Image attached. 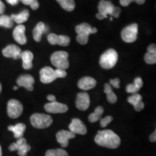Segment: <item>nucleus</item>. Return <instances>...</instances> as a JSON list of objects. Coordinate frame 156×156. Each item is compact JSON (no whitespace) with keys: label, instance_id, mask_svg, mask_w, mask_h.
<instances>
[{"label":"nucleus","instance_id":"9d476101","mask_svg":"<svg viewBox=\"0 0 156 156\" xmlns=\"http://www.w3.org/2000/svg\"><path fill=\"white\" fill-rule=\"evenodd\" d=\"M56 71L51 67H46L42 68L40 71V80L41 82L44 84H48L52 83L57 79Z\"/></svg>","mask_w":156,"mask_h":156},{"label":"nucleus","instance_id":"ea45409f","mask_svg":"<svg viewBox=\"0 0 156 156\" xmlns=\"http://www.w3.org/2000/svg\"><path fill=\"white\" fill-rule=\"evenodd\" d=\"M47 99L50 102H54V101H56L55 95H48L47 96Z\"/></svg>","mask_w":156,"mask_h":156},{"label":"nucleus","instance_id":"e433bc0d","mask_svg":"<svg viewBox=\"0 0 156 156\" xmlns=\"http://www.w3.org/2000/svg\"><path fill=\"white\" fill-rule=\"evenodd\" d=\"M5 10V5L0 0V14H2V13Z\"/></svg>","mask_w":156,"mask_h":156},{"label":"nucleus","instance_id":"20e7f679","mask_svg":"<svg viewBox=\"0 0 156 156\" xmlns=\"http://www.w3.org/2000/svg\"><path fill=\"white\" fill-rule=\"evenodd\" d=\"M118 61V54L113 48H110L103 53L100 58L101 67L105 69H112Z\"/></svg>","mask_w":156,"mask_h":156},{"label":"nucleus","instance_id":"4c0bfd02","mask_svg":"<svg viewBox=\"0 0 156 156\" xmlns=\"http://www.w3.org/2000/svg\"><path fill=\"white\" fill-rule=\"evenodd\" d=\"M156 132L155 131L153 133H152V134L150 136V140L152 142H155L156 141Z\"/></svg>","mask_w":156,"mask_h":156},{"label":"nucleus","instance_id":"58836bf2","mask_svg":"<svg viewBox=\"0 0 156 156\" xmlns=\"http://www.w3.org/2000/svg\"><path fill=\"white\" fill-rule=\"evenodd\" d=\"M7 3H9L11 5H16L20 0H6Z\"/></svg>","mask_w":156,"mask_h":156},{"label":"nucleus","instance_id":"1a4fd4ad","mask_svg":"<svg viewBox=\"0 0 156 156\" xmlns=\"http://www.w3.org/2000/svg\"><path fill=\"white\" fill-rule=\"evenodd\" d=\"M31 147L27 144V141L25 138L20 137L17 140L15 143L11 144L9 147L10 151H17L20 156H26L28 152L30 151Z\"/></svg>","mask_w":156,"mask_h":156},{"label":"nucleus","instance_id":"2eb2a0df","mask_svg":"<svg viewBox=\"0 0 156 156\" xmlns=\"http://www.w3.org/2000/svg\"><path fill=\"white\" fill-rule=\"evenodd\" d=\"M75 137V134L67 130H61L56 134V140L62 147H67L70 139Z\"/></svg>","mask_w":156,"mask_h":156},{"label":"nucleus","instance_id":"c9c22d12","mask_svg":"<svg viewBox=\"0 0 156 156\" xmlns=\"http://www.w3.org/2000/svg\"><path fill=\"white\" fill-rule=\"evenodd\" d=\"M133 2H135V0H120V4L124 7H127Z\"/></svg>","mask_w":156,"mask_h":156},{"label":"nucleus","instance_id":"0eeeda50","mask_svg":"<svg viewBox=\"0 0 156 156\" xmlns=\"http://www.w3.org/2000/svg\"><path fill=\"white\" fill-rule=\"evenodd\" d=\"M138 25L133 23L123 29L121 36L122 40L126 43H133L137 38Z\"/></svg>","mask_w":156,"mask_h":156},{"label":"nucleus","instance_id":"412c9836","mask_svg":"<svg viewBox=\"0 0 156 156\" xmlns=\"http://www.w3.org/2000/svg\"><path fill=\"white\" fill-rule=\"evenodd\" d=\"M21 58L23 60V67L25 69H30L33 67L34 54L30 51H25L22 52Z\"/></svg>","mask_w":156,"mask_h":156},{"label":"nucleus","instance_id":"bb28decb","mask_svg":"<svg viewBox=\"0 0 156 156\" xmlns=\"http://www.w3.org/2000/svg\"><path fill=\"white\" fill-rule=\"evenodd\" d=\"M104 93H106L107 95V100L110 103H116L117 101V96L116 95V94L113 92L112 87L109 84L106 83L104 85Z\"/></svg>","mask_w":156,"mask_h":156},{"label":"nucleus","instance_id":"39448f33","mask_svg":"<svg viewBox=\"0 0 156 156\" xmlns=\"http://www.w3.org/2000/svg\"><path fill=\"white\" fill-rule=\"evenodd\" d=\"M69 54L64 51H56L51 56V62L56 69H67L69 66L68 61Z\"/></svg>","mask_w":156,"mask_h":156},{"label":"nucleus","instance_id":"473e14b6","mask_svg":"<svg viewBox=\"0 0 156 156\" xmlns=\"http://www.w3.org/2000/svg\"><path fill=\"white\" fill-rule=\"evenodd\" d=\"M100 124L101 127H106L113 121V117L112 116H107L103 119H101Z\"/></svg>","mask_w":156,"mask_h":156},{"label":"nucleus","instance_id":"6ab92c4d","mask_svg":"<svg viewBox=\"0 0 156 156\" xmlns=\"http://www.w3.org/2000/svg\"><path fill=\"white\" fill-rule=\"evenodd\" d=\"M142 95L137 93H134V94L130 95L129 97H128L127 98L128 102L131 103L136 112H140L145 107V104H144V103L142 102Z\"/></svg>","mask_w":156,"mask_h":156},{"label":"nucleus","instance_id":"f704fd0d","mask_svg":"<svg viewBox=\"0 0 156 156\" xmlns=\"http://www.w3.org/2000/svg\"><path fill=\"white\" fill-rule=\"evenodd\" d=\"M110 84L115 88H119L120 87V80L119 78L112 79L110 80Z\"/></svg>","mask_w":156,"mask_h":156},{"label":"nucleus","instance_id":"f257e3e1","mask_svg":"<svg viewBox=\"0 0 156 156\" xmlns=\"http://www.w3.org/2000/svg\"><path fill=\"white\" fill-rule=\"evenodd\" d=\"M95 142L98 145L111 149H116L120 145V137L110 129L98 131L95 136Z\"/></svg>","mask_w":156,"mask_h":156},{"label":"nucleus","instance_id":"5701e85b","mask_svg":"<svg viewBox=\"0 0 156 156\" xmlns=\"http://www.w3.org/2000/svg\"><path fill=\"white\" fill-rule=\"evenodd\" d=\"M142 85H143V81H142V78L136 77L134 80L133 84L127 85V86L126 87V90L129 93L134 94V93H136L140 90Z\"/></svg>","mask_w":156,"mask_h":156},{"label":"nucleus","instance_id":"393cba45","mask_svg":"<svg viewBox=\"0 0 156 156\" xmlns=\"http://www.w3.org/2000/svg\"><path fill=\"white\" fill-rule=\"evenodd\" d=\"M45 29H46V26H45V24L43 22H39L36 25V27L34 29V31H33V36H34V40L36 42L41 41L42 34L44 33Z\"/></svg>","mask_w":156,"mask_h":156},{"label":"nucleus","instance_id":"ddd939ff","mask_svg":"<svg viewBox=\"0 0 156 156\" xmlns=\"http://www.w3.org/2000/svg\"><path fill=\"white\" fill-rule=\"evenodd\" d=\"M69 131L74 134H78L84 135L87 133V128L83 122L77 118H75L72 120L69 125Z\"/></svg>","mask_w":156,"mask_h":156},{"label":"nucleus","instance_id":"7c9ffc66","mask_svg":"<svg viewBox=\"0 0 156 156\" xmlns=\"http://www.w3.org/2000/svg\"><path fill=\"white\" fill-rule=\"evenodd\" d=\"M46 156H69V155L63 149H54L46 151Z\"/></svg>","mask_w":156,"mask_h":156},{"label":"nucleus","instance_id":"c03bdc74","mask_svg":"<svg viewBox=\"0 0 156 156\" xmlns=\"http://www.w3.org/2000/svg\"><path fill=\"white\" fill-rule=\"evenodd\" d=\"M2 85H1V83H0V93L2 92Z\"/></svg>","mask_w":156,"mask_h":156},{"label":"nucleus","instance_id":"a878e982","mask_svg":"<svg viewBox=\"0 0 156 156\" xmlns=\"http://www.w3.org/2000/svg\"><path fill=\"white\" fill-rule=\"evenodd\" d=\"M30 16V13L28 9H25L22 12H20L18 15H12L11 18L13 20V22H15L18 24H22V23L26 22L28 20V17Z\"/></svg>","mask_w":156,"mask_h":156},{"label":"nucleus","instance_id":"dca6fc26","mask_svg":"<svg viewBox=\"0 0 156 156\" xmlns=\"http://www.w3.org/2000/svg\"><path fill=\"white\" fill-rule=\"evenodd\" d=\"M90 100L89 95L87 93H78L76 98V106L79 110H87L90 106Z\"/></svg>","mask_w":156,"mask_h":156},{"label":"nucleus","instance_id":"4468645a","mask_svg":"<svg viewBox=\"0 0 156 156\" xmlns=\"http://www.w3.org/2000/svg\"><path fill=\"white\" fill-rule=\"evenodd\" d=\"M48 41L51 45H59L62 46H67L70 44V38L67 36L56 35L51 34L48 36Z\"/></svg>","mask_w":156,"mask_h":156},{"label":"nucleus","instance_id":"79ce46f5","mask_svg":"<svg viewBox=\"0 0 156 156\" xmlns=\"http://www.w3.org/2000/svg\"><path fill=\"white\" fill-rule=\"evenodd\" d=\"M0 156H2V151L1 146H0Z\"/></svg>","mask_w":156,"mask_h":156},{"label":"nucleus","instance_id":"aec40b11","mask_svg":"<svg viewBox=\"0 0 156 156\" xmlns=\"http://www.w3.org/2000/svg\"><path fill=\"white\" fill-rule=\"evenodd\" d=\"M96 85V81L91 77H84L78 81L77 86L83 90H88L93 88Z\"/></svg>","mask_w":156,"mask_h":156},{"label":"nucleus","instance_id":"cd10ccee","mask_svg":"<svg viewBox=\"0 0 156 156\" xmlns=\"http://www.w3.org/2000/svg\"><path fill=\"white\" fill-rule=\"evenodd\" d=\"M103 113V108L102 106H98L95 109V112L92 113L91 114L89 115L88 119L90 122H96L97 121L100 120L101 119V116H102Z\"/></svg>","mask_w":156,"mask_h":156},{"label":"nucleus","instance_id":"2f4dec72","mask_svg":"<svg viewBox=\"0 0 156 156\" xmlns=\"http://www.w3.org/2000/svg\"><path fill=\"white\" fill-rule=\"evenodd\" d=\"M25 5H29L34 10H36L39 7V3L37 0H20Z\"/></svg>","mask_w":156,"mask_h":156},{"label":"nucleus","instance_id":"a211bd4d","mask_svg":"<svg viewBox=\"0 0 156 156\" xmlns=\"http://www.w3.org/2000/svg\"><path fill=\"white\" fill-rule=\"evenodd\" d=\"M25 27L22 24L17 25L13 30V38L20 45H24L27 43V38L25 34Z\"/></svg>","mask_w":156,"mask_h":156},{"label":"nucleus","instance_id":"a19ab883","mask_svg":"<svg viewBox=\"0 0 156 156\" xmlns=\"http://www.w3.org/2000/svg\"><path fill=\"white\" fill-rule=\"evenodd\" d=\"M145 0H135V2L138 5H142V4L145 3Z\"/></svg>","mask_w":156,"mask_h":156},{"label":"nucleus","instance_id":"6e6552de","mask_svg":"<svg viewBox=\"0 0 156 156\" xmlns=\"http://www.w3.org/2000/svg\"><path fill=\"white\" fill-rule=\"evenodd\" d=\"M23 104L16 99H11L7 103V114L12 119H16L22 114Z\"/></svg>","mask_w":156,"mask_h":156},{"label":"nucleus","instance_id":"c756f323","mask_svg":"<svg viewBox=\"0 0 156 156\" xmlns=\"http://www.w3.org/2000/svg\"><path fill=\"white\" fill-rule=\"evenodd\" d=\"M5 27L6 28H10L13 26V20L11 17L7 15L0 16V27Z\"/></svg>","mask_w":156,"mask_h":156},{"label":"nucleus","instance_id":"b1692460","mask_svg":"<svg viewBox=\"0 0 156 156\" xmlns=\"http://www.w3.org/2000/svg\"><path fill=\"white\" fill-rule=\"evenodd\" d=\"M8 129L14 133L15 138L19 139V138L23 137V134H24L25 129H26V126L23 123H19V124L15 126H9Z\"/></svg>","mask_w":156,"mask_h":156},{"label":"nucleus","instance_id":"f03ea898","mask_svg":"<svg viewBox=\"0 0 156 156\" xmlns=\"http://www.w3.org/2000/svg\"><path fill=\"white\" fill-rule=\"evenodd\" d=\"M98 13H97L96 17L98 20L106 18L108 15L117 18L119 17L121 9L119 7H114V5L110 1L101 0L98 4Z\"/></svg>","mask_w":156,"mask_h":156},{"label":"nucleus","instance_id":"37998d69","mask_svg":"<svg viewBox=\"0 0 156 156\" xmlns=\"http://www.w3.org/2000/svg\"><path fill=\"white\" fill-rule=\"evenodd\" d=\"M18 89V87H17V86H15L14 87H13V90H17Z\"/></svg>","mask_w":156,"mask_h":156},{"label":"nucleus","instance_id":"4be33fe9","mask_svg":"<svg viewBox=\"0 0 156 156\" xmlns=\"http://www.w3.org/2000/svg\"><path fill=\"white\" fill-rule=\"evenodd\" d=\"M145 61L148 64H154L156 62V47L155 44H151L147 47V52L145 55Z\"/></svg>","mask_w":156,"mask_h":156},{"label":"nucleus","instance_id":"9b49d317","mask_svg":"<svg viewBox=\"0 0 156 156\" xmlns=\"http://www.w3.org/2000/svg\"><path fill=\"white\" fill-rule=\"evenodd\" d=\"M44 108L46 112L50 114H63L68 111V106L67 105L58 103L57 101L46 103Z\"/></svg>","mask_w":156,"mask_h":156},{"label":"nucleus","instance_id":"f3484780","mask_svg":"<svg viewBox=\"0 0 156 156\" xmlns=\"http://www.w3.org/2000/svg\"><path fill=\"white\" fill-rule=\"evenodd\" d=\"M35 80L34 77L30 75H20L17 80V83L20 87H23L29 91H32L34 90V84Z\"/></svg>","mask_w":156,"mask_h":156},{"label":"nucleus","instance_id":"c85d7f7f","mask_svg":"<svg viewBox=\"0 0 156 156\" xmlns=\"http://www.w3.org/2000/svg\"><path fill=\"white\" fill-rule=\"evenodd\" d=\"M61 7L65 10L71 12L75 7V2L74 0H56Z\"/></svg>","mask_w":156,"mask_h":156},{"label":"nucleus","instance_id":"423d86ee","mask_svg":"<svg viewBox=\"0 0 156 156\" xmlns=\"http://www.w3.org/2000/svg\"><path fill=\"white\" fill-rule=\"evenodd\" d=\"M53 119L49 115L44 114H34L30 116L32 126L37 129H45L51 125Z\"/></svg>","mask_w":156,"mask_h":156},{"label":"nucleus","instance_id":"72a5a7b5","mask_svg":"<svg viewBox=\"0 0 156 156\" xmlns=\"http://www.w3.org/2000/svg\"><path fill=\"white\" fill-rule=\"evenodd\" d=\"M55 71L58 78H63L67 76V73H66L65 70L61 69H55Z\"/></svg>","mask_w":156,"mask_h":156},{"label":"nucleus","instance_id":"f8f14e48","mask_svg":"<svg viewBox=\"0 0 156 156\" xmlns=\"http://www.w3.org/2000/svg\"><path fill=\"white\" fill-rule=\"evenodd\" d=\"M22 51L20 48L14 44H10L2 50V54L7 58H13L14 59H18L21 58Z\"/></svg>","mask_w":156,"mask_h":156},{"label":"nucleus","instance_id":"7ed1b4c3","mask_svg":"<svg viewBox=\"0 0 156 156\" xmlns=\"http://www.w3.org/2000/svg\"><path fill=\"white\" fill-rule=\"evenodd\" d=\"M75 30L77 34V41L82 45L87 44L90 34H95L98 31L96 28H92L90 25L87 23H83L77 25Z\"/></svg>","mask_w":156,"mask_h":156}]
</instances>
